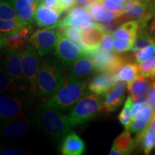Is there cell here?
Listing matches in <instances>:
<instances>
[{
    "instance_id": "obj_1",
    "label": "cell",
    "mask_w": 155,
    "mask_h": 155,
    "mask_svg": "<svg viewBox=\"0 0 155 155\" xmlns=\"http://www.w3.org/2000/svg\"><path fill=\"white\" fill-rule=\"evenodd\" d=\"M87 80L73 78L68 75L59 90L45 103L58 110H65L88 94Z\"/></svg>"
},
{
    "instance_id": "obj_2",
    "label": "cell",
    "mask_w": 155,
    "mask_h": 155,
    "mask_svg": "<svg viewBox=\"0 0 155 155\" xmlns=\"http://www.w3.org/2000/svg\"><path fill=\"white\" fill-rule=\"evenodd\" d=\"M63 68L58 62L45 59L40 64L38 75V93L42 98H50L59 90L65 81Z\"/></svg>"
},
{
    "instance_id": "obj_3",
    "label": "cell",
    "mask_w": 155,
    "mask_h": 155,
    "mask_svg": "<svg viewBox=\"0 0 155 155\" xmlns=\"http://www.w3.org/2000/svg\"><path fill=\"white\" fill-rule=\"evenodd\" d=\"M60 110L48 106L46 103L39 107L38 114L45 131L50 138L59 141L71 131V125L68 119Z\"/></svg>"
},
{
    "instance_id": "obj_4",
    "label": "cell",
    "mask_w": 155,
    "mask_h": 155,
    "mask_svg": "<svg viewBox=\"0 0 155 155\" xmlns=\"http://www.w3.org/2000/svg\"><path fill=\"white\" fill-rule=\"evenodd\" d=\"M103 98L101 95L96 94L87 95L81 98L68 114L71 127L84 124L101 113Z\"/></svg>"
},
{
    "instance_id": "obj_5",
    "label": "cell",
    "mask_w": 155,
    "mask_h": 155,
    "mask_svg": "<svg viewBox=\"0 0 155 155\" xmlns=\"http://www.w3.org/2000/svg\"><path fill=\"white\" fill-rule=\"evenodd\" d=\"M22 89H16L0 96V117L4 122L25 115L28 113L30 100L25 95L18 93Z\"/></svg>"
},
{
    "instance_id": "obj_6",
    "label": "cell",
    "mask_w": 155,
    "mask_h": 155,
    "mask_svg": "<svg viewBox=\"0 0 155 155\" xmlns=\"http://www.w3.org/2000/svg\"><path fill=\"white\" fill-rule=\"evenodd\" d=\"M23 74L26 86L34 96L38 93V75L40 70V58L35 48L30 44L21 50Z\"/></svg>"
},
{
    "instance_id": "obj_7",
    "label": "cell",
    "mask_w": 155,
    "mask_h": 155,
    "mask_svg": "<svg viewBox=\"0 0 155 155\" xmlns=\"http://www.w3.org/2000/svg\"><path fill=\"white\" fill-rule=\"evenodd\" d=\"M94 61L96 73L116 74L128 61L121 53L115 51H105L98 48L88 54Z\"/></svg>"
},
{
    "instance_id": "obj_8",
    "label": "cell",
    "mask_w": 155,
    "mask_h": 155,
    "mask_svg": "<svg viewBox=\"0 0 155 155\" xmlns=\"http://www.w3.org/2000/svg\"><path fill=\"white\" fill-rule=\"evenodd\" d=\"M39 124V120L31 113L4 121L1 135L7 139H15L23 137Z\"/></svg>"
},
{
    "instance_id": "obj_9",
    "label": "cell",
    "mask_w": 155,
    "mask_h": 155,
    "mask_svg": "<svg viewBox=\"0 0 155 155\" xmlns=\"http://www.w3.org/2000/svg\"><path fill=\"white\" fill-rule=\"evenodd\" d=\"M60 35L59 28H45L35 31L28 42L35 48L39 55L44 56L55 51Z\"/></svg>"
},
{
    "instance_id": "obj_10",
    "label": "cell",
    "mask_w": 155,
    "mask_h": 155,
    "mask_svg": "<svg viewBox=\"0 0 155 155\" xmlns=\"http://www.w3.org/2000/svg\"><path fill=\"white\" fill-rule=\"evenodd\" d=\"M3 50L4 53L2 55V67L19 88L26 89L27 86L22 70L21 50Z\"/></svg>"
},
{
    "instance_id": "obj_11",
    "label": "cell",
    "mask_w": 155,
    "mask_h": 155,
    "mask_svg": "<svg viewBox=\"0 0 155 155\" xmlns=\"http://www.w3.org/2000/svg\"><path fill=\"white\" fill-rule=\"evenodd\" d=\"M55 55L65 66L70 67L83 56L87 55L78 46L64 36L60 35L54 51Z\"/></svg>"
},
{
    "instance_id": "obj_12",
    "label": "cell",
    "mask_w": 155,
    "mask_h": 155,
    "mask_svg": "<svg viewBox=\"0 0 155 155\" xmlns=\"http://www.w3.org/2000/svg\"><path fill=\"white\" fill-rule=\"evenodd\" d=\"M32 32L31 24H24L15 32L1 35V48L12 50H22L29 42Z\"/></svg>"
},
{
    "instance_id": "obj_13",
    "label": "cell",
    "mask_w": 155,
    "mask_h": 155,
    "mask_svg": "<svg viewBox=\"0 0 155 155\" xmlns=\"http://www.w3.org/2000/svg\"><path fill=\"white\" fill-rule=\"evenodd\" d=\"M127 83L119 81L112 86L104 95L101 104L102 113L115 111L123 104L125 98Z\"/></svg>"
},
{
    "instance_id": "obj_14",
    "label": "cell",
    "mask_w": 155,
    "mask_h": 155,
    "mask_svg": "<svg viewBox=\"0 0 155 155\" xmlns=\"http://www.w3.org/2000/svg\"><path fill=\"white\" fill-rule=\"evenodd\" d=\"M94 18L86 7H74L69 9L67 15L58 23V28L66 26H74L82 30L95 24Z\"/></svg>"
},
{
    "instance_id": "obj_15",
    "label": "cell",
    "mask_w": 155,
    "mask_h": 155,
    "mask_svg": "<svg viewBox=\"0 0 155 155\" xmlns=\"http://www.w3.org/2000/svg\"><path fill=\"white\" fill-rule=\"evenodd\" d=\"M124 7L126 14L138 20L140 26H146L147 22L154 16L150 3L145 4L138 0H129L126 1Z\"/></svg>"
},
{
    "instance_id": "obj_16",
    "label": "cell",
    "mask_w": 155,
    "mask_h": 155,
    "mask_svg": "<svg viewBox=\"0 0 155 155\" xmlns=\"http://www.w3.org/2000/svg\"><path fill=\"white\" fill-rule=\"evenodd\" d=\"M116 82H118V80L116 74L108 73H98V74L87 79L89 91L102 96Z\"/></svg>"
},
{
    "instance_id": "obj_17",
    "label": "cell",
    "mask_w": 155,
    "mask_h": 155,
    "mask_svg": "<svg viewBox=\"0 0 155 155\" xmlns=\"http://www.w3.org/2000/svg\"><path fill=\"white\" fill-rule=\"evenodd\" d=\"M61 13L56 9L40 5L34 14V21L40 28H57Z\"/></svg>"
},
{
    "instance_id": "obj_18",
    "label": "cell",
    "mask_w": 155,
    "mask_h": 155,
    "mask_svg": "<svg viewBox=\"0 0 155 155\" xmlns=\"http://www.w3.org/2000/svg\"><path fill=\"white\" fill-rule=\"evenodd\" d=\"M68 76L73 78L84 80L89 75L96 73L94 61L90 56L85 55L71 65Z\"/></svg>"
},
{
    "instance_id": "obj_19",
    "label": "cell",
    "mask_w": 155,
    "mask_h": 155,
    "mask_svg": "<svg viewBox=\"0 0 155 155\" xmlns=\"http://www.w3.org/2000/svg\"><path fill=\"white\" fill-rule=\"evenodd\" d=\"M137 145V138H133L129 130H126L120 134L114 141L110 155L129 154L134 150Z\"/></svg>"
},
{
    "instance_id": "obj_20",
    "label": "cell",
    "mask_w": 155,
    "mask_h": 155,
    "mask_svg": "<svg viewBox=\"0 0 155 155\" xmlns=\"http://www.w3.org/2000/svg\"><path fill=\"white\" fill-rule=\"evenodd\" d=\"M81 30L83 41L88 48L90 52L100 48L103 37L106 32L101 24L96 22L91 26L87 27Z\"/></svg>"
},
{
    "instance_id": "obj_21",
    "label": "cell",
    "mask_w": 155,
    "mask_h": 155,
    "mask_svg": "<svg viewBox=\"0 0 155 155\" xmlns=\"http://www.w3.org/2000/svg\"><path fill=\"white\" fill-rule=\"evenodd\" d=\"M86 150L84 141L73 131H71L62 141L61 151L63 155H81Z\"/></svg>"
},
{
    "instance_id": "obj_22",
    "label": "cell",
    "mask_w": 155,
    "mask_h": 155,
    "mask_svg": "<svg viewBox=\"0 0 155 155\" xmlns=\"http://www.w3.org/2000/svg\"><path fill=\"white\" fill-rule=\"evenodd\" d=\"M95 21L98 22H111L114 19L119 18L124 13L116 12L106 8L105 5L98 0H94L86 7Z\"/></svg>"
},
{
    "instance_id": "obj_23",
    "label": "cell",
    "mask_w": 155,
    "mask_h": 155,
    "mask_svg": "<svg viewBox=\"0 0 155 155\" xmlns=\"http://www.w3.org/2000/svg\"><path fill=\"white\" fill-rule=\"evenodd\" d=\"M154 115V110L149 104L145 106L132 121L129 131L136 134L137 137L140 135L148 129Z\"/></svg>"
},
{
    "instance_id": "obj_24",
    "label": "cell",
    "mask_w": 155,
    "mask_h": 155,
    "mask_svg": "<svg viewBox=\"0 0 155 155\" xmlns=\"http://www.w3.org/2000/svg\"><path fill=\"white\" fill-rule=\"evenodd\" d=\"M152 78L139 75L134 81L127 84V88L134 101L147 99V94L151 86Z\"/></svg>"
},
{
    "instance_id": "obj_25",
    "label": "cell",
    "mask_w": 155,
    "mask_h": 155,
    "mask_svg": "<svg viewBox=\"0 0 155 155\" xmlns=\"http://www.w3.org/2000/svg\"><path fill=\"white\" fill-rule=\"evenodd\" d=\"M14 7L19 18L26 24H32L34 21L35 10L28 0H9Z\"/></svg>"
},
{
    "instance_id": "obj_26",
    "label": "cell",
    "mask_w": 155,
    "mask_h": 155,
    "mask_svg": "<svg viewBox=\"0 0 155 155\" xmlns=\"http://www.w3.org/2000/svg\"><path fill=\"white\" fill-rule=\"evenodd\" d=\"M59 31L61 35L65 37L77 46H78L88 55L90 50L83 41L80 28L74 26H66L59 28Z\"/></svg>"
},
{
    "instance_id": "obj_27",
    "label": "cell",
    "mask_w": 155,
    "mask_h": 155,
    "mask_svg": "<svg viewBox=\"0 0 155 155\" xmlns=\"http://www.w3.org/2000/svg\"><path fill=\"white\" fill-rule=\"evenodd\" d=\"M140 75L139 65L134 63L127 62L122 66L116 74L118 81H124L129 84Z\"/></svg>"
},
{
    "instance_id": "obj_28",
    "label": "cell",
    "mask_w": 155,
    "mask_h": 155,
    "mask_svg": "<svg viewBox=\"0 0 155 155\" xmlns=\"http://www.w3.org/2000/svg\"><path fill=\"white\" fill-rule=\"evenodd\" d=\"M140 26L138 20H130L122 24L119 28L113 32V35L116 38L134 39Z\"/></svg>"
},
{
    "instance_id": "obj_29",
    "label": "cell",
    "mask_w": 155,
    "mask_h": 155,
    "mask_svg": "<svg viewBox=\"0 0 155 155\" xmlns=\"http://www.w3.org/2000/svg\"><path fill=\"white\" fill-rule=\"evenodd\" d=\"M155 41L152 38L148 30L145 27L139 26V28L137 32V36L135 38L134 45L132 49V51L136 52L141 50V48L146 47L149 45L153 43Z\"/></svg>"
},
{
    "instance_id": "obj_30",
    "label": "cell",
    "mask_w": 155,
    "mask_h": 155,
    "mask_svg": "<svg viewBox=\"0 0 155 155\" xmlns=\"http://www.w3.org/2000/svg\"><path fill=\"white\" fill-rule=\"evenodd\" d=\"M133 99L131 96L127 97V100L125 101L124 106L123 109L120 112L119 115V120L120 123L124 126L125 129L129 130L130 127L132 124V117H131V108L133 106Z\"/></svg>"
},
{
    "instance_id": "obj_31",
    "label": "cell",
    "mask_w": 155,
    "mask_h": 155,
    "mask_svg": "<svg viewBox=\"0 0 155 155\" xmlns=\"http://www.w3.org/2000/svg\"><path fill=\"white\" fill-rule=\"evenodd\" d=\"M137 144H139L141 150L145 154H150L155 146V139L154 135L148 130L144 131L142 134L137 137Z\"/></svg>"
},
{
    "instance_id": "obj_32",
    "label": "cell",
    "mask_w": 155,
    "mask_h": 155,
    "mask_svg": "<svg viewBox=\"0 0 155 155\" xmlns=\"http://www.w3.org/2000/svg\"><path fill=\"white\" fill-rule=\"evenodd\" d=\"M24 24L20 19H1L0 21V32L1 35H6L15 32L20 28Z\"/></svg>"
},
{
    "instance_id": "obj_33",
    "label": "cell",
    "mask_w": 155,
    "mask_h": 155,
    "mask_svg": "<svg viewBox=\"0 0 155 155\" xmlns=\"http://www.w3.org/2000/svg\"><path fill=\"white\" fill-rule=\"evenodd\" d=\"M16 89L22 88H19L15 84L12 79L6 73L3 68L1 67V69H0V91H1V94L12 91L16 90ZM23 90H26V89H23Z\"/></svg>"
},
{
    "instance_id": "obj_34",
    "label": "cell",
    "mask_w": 155,
    "mask_h": 155,
    "mask_svg": "<svg viewBox=\"0 0 155 155\" xmlns=\"http://www.w3.org/2000/svg\"><path fill=\"white\" fill-rule=\"evenodd\" d=\"M0 19H19L15 9L13 6L5 0H1L0 3Z\"/></svg>"
},
{
    "instance_id": "obj_35",
    "label": "cell",
    "mask_w": 155,
    "mask_h": 155,
    "mask_svg": "<svg viewBox=\"0 0 155 155\" xmlns=\"http://www.w3.org/2000/svg\"><path fill=\"white\" fill-rule=\"evenodd\" d=\"M140 75L147 78H152L155 71V55L139 63Z\"/></svg>"
},
{
    "instance_id": "obj_36",
    "label": "cell",
    "mask_w": 155,
    "mask_h": 155,
    "mask_svg": "<svg viewBox=\"0 0 155 155\" xmlns=\"http://www.w3.org/2000/svg\"><path fill=\"white\" fill-rule=\"evenodd\" d=\"M134 41L135 38H117L114 40V50L120 53L132 50Z\"/></svg>"
},
{
    "instance_id": "obj_37",
    "label": "cell",
    "mask_w": 155,
    "mask_h": 155,
    "mask_svg": "<svg viewBox=\"0 0 155 155\" xmlns=\"http://www.w3.org/2000/svg\"><path fill=\"white\" fill-rule=\"evenodd\" d=\"M155 54V42L149 45L146 47L141 48L138 51L134 52V59L137 63H140L146 61Z\"/></svg>"
},
{
    "instance_id": "obj_38",
    "label": "cell",
    "mask_w": 155,
    "mask_h": 155,
    "mask_svg": "<svg viewBox=\"0 0 155 155\" xmlns=\"http://www.w3.org/2000/svg\"><path fill=\"white\" fill-rule=\"evenodd\" d=\"M114 36L111 32H106L101 42L100 48L105 51H112L114 50Z\"/></svg>"
},
{
    "instance_id": "obj_39",
    "label": "cell",
    "mask_w": 155,
    "mask_h": 155,
    "mask_svg": "<svg viewBox=\"0 0 155 155\" xmlns=\"http://www.w3.org/2000/svg\"><path fill=\"white\" fill-rule=\"evenodd\" d=\"M100 2H101L105 5L106 8L110 9V10L126 14L124 5H120V4L115 3L114 2H112L111 0H101Z\"/></svg>"
},
{
    "instance_id": "obj_40",
    "label": "cell",
    "mask_w": 155,
    "mask_h": 155,
    "mask_svg": "<svg viewBox=\"0 0 155 155\" xmlns=\"http://www.w3.org/2000/svg\"><path fill=\"white\" fill-rule=\"evenodd\" d=\"M152 83L147 94L148 104L155 111V76L151 78Z\"/></svg>"
},
{
    "instance_id": "obj_41",
    "label": "cell",
    "mask_w": 155,
    "mask_h": 155,
    "mask_svg": "<svg viewBox=\"0 0 155 155\" xmlns=\"http://www.w3.org/2000/svg\"><path fill=\"white\" fill-rule=\"evenodd\" d=\"M2 155H28L32 154L30 152H27L22 149L16 148V147H7V148L2 149Z\"/></svg>"
},
{
    "instance_id": "obj_42",
    "label": "cell",
    "mask_w": 155,
    "mask_h": 155,
    "mask_svg": "<svg viewBox=\"0 0 155 155\" xmlns=\"http://www.w3.org/2000/svg\"><path fill=\"white\" fill-rule=\"evenodd\" d=\"M40 5H45L46 6V7L56 9V10H58L59 12H61V14L63 13V12L61 10L60 0H41V1H40Z\"/></svg>"
},
{
    "instance_id": "obj_43",
    "label": "cell",
    "mask_w": 155,
    "mask_h": 155,
    "mask_svg": "<svg viewBox=\"0 0 155 155\" xmlns=\"http://www.w3.org/2000/svg\"><path fill=\"white\" fill-rule=\"evenodd\" d=\"M62 12L68 11L77 5L76 0H60Z\"/></svg>"
},
{
    "instance_id": "obj_44",
    "label": "cell",
    "mask_w": 155,
    "mask_h": 155,
    "mask_svg": "<svg viewBox=\"0 0 155 155\" xmlns=\"http://www.w3.org/2000/svg\"><path fill=\"white\" fill-rule=\"evenodd\" d=\"M145 28H147L149 33L150 34V35L155 41V15L147 22Z\"/></svg>"
},
{
    "instance_id": "obj_45",
    "label": "cell",
    "mask_w": 155,
    "mask_h": 155,
    "mask_svg": "<svg viewBox=\"0 0 155 155\" xmlns=\"http://www.w3.org/2000/svg\"><path fill=\"white\" fill-rule=\"evenodd\" d=\"M94 1V0H76L77 5L80 6V7H86V8Z\"/></svg>"
},
{
    "instance_id": "obj_46",
    "label": "cell",
    "mask_w": 155,
    "mask_h": 155,
    "mask_svg": "<svg viewBox=\"0 0 155 155\" xmlns=\"http://www.w3.org/2000/svg\"><path fill=\"white\" fill-rule=\"evenodd\" d=\"M148 130L150 131L153 135H154V139H155V115L154 117H153V119L152 120V121H151L150 126H149Z\"/></svg>"
},
{
    "instance_id": "obj_47",
    "label": "cell",
    "mask_w": 155,
    "mask_h": 155,
    "mask_svg": "<svg viewBox=\"0 0 155 155\" xmlns=\"http://www.w3.org/2000/svg\"><path fill=\"white\" fill-rule=\"evenodd\" d=\"M111 1L115 3L120 4V5H124L126 2V0H111Z\"/></svg>"
},
{
    "instance_id": "obj_48",
    "label": "cell",
    "mask_w": 155,
    "mask_h": 155,
    "mask_svg": "<svg viewBox=\"0 0 155 155\" xmlns=\"http://www.w3.org/2000/svg\"><path fill=\"white\" fill-rule=\"evenodd\" d=\"M138 1H140V2H141L145 3V4H148L150 2L151 0H138Z\"/></svg>"
},
{
    "instance_id": "obj_49",
    "label": "cell",
    "mask_w": 155,
    "mask_h": 155,
    "mask_svg": "<svg viewBox=\"0 0 155 155\" xmlns=\"http://www.w3.org/2000/svg\"><path fill=\"white\" fill-rule=\"evenodd\" d=\"M154 76H155V71H154V75H153V77Z\"/></svg>"
},
{
    "instance_id": "obj_50",
    "label": "cell",
    "mask_w": 155,
    "mask_h": 155,
    "mask_svg": "<svg viewBox=\"0 0 155 155\" xmlns=\"http://www.w3.org/2000/svg\"><path fill=\"white\" fill-rule=\"evenodd\" d=\"M151 1H152V2H155V0H151Z\"/></svg>"
},
{
    "instance_id": "obj_51",
    "label": "cell",
    "mask_w": 155,
    "mask_h": 155,
    "mask_svg": "<svg viewBox=\"0 0 155 155\" xmlns=\"http://www.w3.org/2000/svg\"><path fill=\"white\" fill-rule=\"evenodd\" d=\"M126 1H129V0H126Z\"/></svg>"
},
{
    "instance_id": "obj_52",
    "label": "cell",
    "mask_w": 155,
    "mask_h": 155,
    "mask_svg": "<svg viewBox=\"0 0 155 155\" xmlns=\"http://www.w3.org/2000/svg\"><path fill=\"white\" fill-rule=\"evenodd\" d=\"M98 1H101V0H98Z\"/></svg>"
}]
</instances>
